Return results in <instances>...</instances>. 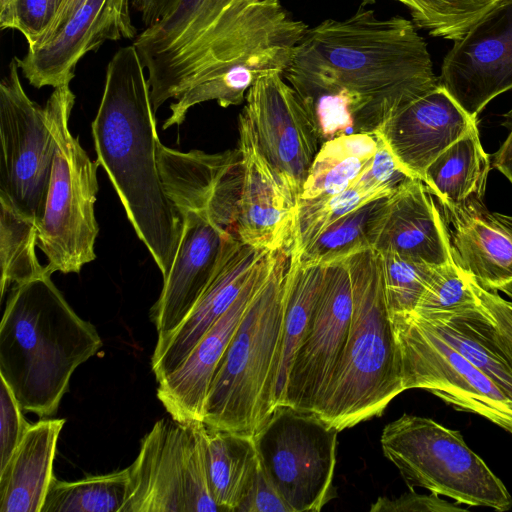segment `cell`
<instances>
[{"mask_svg":"<svg viewBox=\"0 0 512 512\" xmlns=\"http://www.w3.org/2000/svg\"><path fill=\"white\" fill-rule=\"evenodd\" d=\"M164 189L181 218L171 268L150 319L157 342L183 322L208 286L226 241L236 235L243 179L240 149L206 153L156 145Z\"/></svg>","mask_w":512,"mask_h":512,"instance_id":"obj_4","label":"cell"},{"mask_svg":"<svg viewBox=\"0 0 512 512\" xmlns=\"http://www.w3.org/2000/svg\"><path fill=\"white\" fill-rule=\"evenodd\" d=\"M242 112L264 156L297 203L322 145L298 93L282 73L262 76L247 91Z\"/></svg>","mask_w":512,"mask_h":512,"instance_id":"obj_15","label":"cell"},{"mask_svg":"<svg viewBox=\"0 0 512 512\" xmlns=\"http://www.w3.org/2000/svg\"><path fill=\"white\" fill-rule=\"evenodd\" d=\"M203 421L158 420L129 468L121 512H221L208 482Z\"/></svg>","mask_w":512,"mask_h":512,"instance_id":"obj_10","label":"cell"},{"mask_svg":"<svg viewBox=\"0 0 512 512\" xmlns=\"http://www.w3.org/2000/svg\"><path fill=\"white\" fill-rule=\"evenodd\" d=\"M480 305L470 276L453 262L436 269L411 314L423 319H435L478 308Z\"/></svg>","mask_w":512,"mask_h":512,"instance_id":"obj_35","label":"cell"},{"mask_svg":"<svg viewBox=\"0 0 512 512\" xmlns=\"http://www.w3.org/2000/svg\"><path fill=\"white\" fill-rule=\"evenodd\" d=\"M377 137L376 151L352 187L377 200L391 197L400 187L415 179L396 160L383 138Z\"/></svg>","mask_w":512,"mask_h":512,"instance_id":"obj_38","label":"cell"},{"mask_svg":"<svg viewBox=\"0 0 512 512\" xmlns=\"http://www.w3.org/2000/svg\"><path fill=\"white\" fill-rule=\"evenodd\" d=\"M373 248L434 266L454 262L444 216L422 180H410L387 199Z\"/></svg>","mask_w":512,"mask_h":512,"instance_id":"obj_23","label":"cell"},{"mask_svg":"<svg viewBox=\"0 0 512 512\" xmlns=\"http://www.w3.org/2000/svg\"><path fill=\"white\" fill-rule=\"evenodd\" d=\"M376 148L374 133L353 132L323 142L299 199H313L347 190L371 160Z\"/></svg>","mask_w":512,"mask_h":512,"instance_id":"obj_29","label":"cell"},{"mask_svg":"<svg viewBox=\"0 0 512 512\" xmlns=\"http://www.w3.org/2000/svg\"><path fill=\"white\" fill-rule=\"evenodd\" d=\"M490 166L476 126L426 168L422 181L440 205L482 200Z\"/></svg>","mask_w":512,"mask_h":512,"instance_id":"obj_27","label":"cell"},{"mask_svg":"<svg viewBox=\"0 0 512 512\" xmlns=\"http://www.w3.org/2000/svg\"><path fill=\"white\" fill-rule=\"evenodd\" d=\"M74 103L70 84H64L54 88L44 105L56 150L45 212L37 226V247L46 257L50 276L57 271L79 273L96 258L99 164L69 129Z\"/></svg>","mask_w":512,"mask_h":512,"instance_id":"obj_8","label":"cell"},{"mask_svg":"<svg viewBox=\"0 0 512 512\" xmlns=\"http://www.w3.org/2000/svg\"><path fill=\"white\" fill-rule=\"evenodd\" d=\"M144 69L133 45L113 55L91 132L96 161L164 279L177 250L181 218L159 171V137Z\"/></svg>","mask_w":512,"mask_h":512,"instance_id":"obj_3","label":"cell"},{"mask_svg":"<svg viewBox=\"0 0 512 512\" xmlns=\"http://www.w3.org/2000/svg\"><path fill=\"white\" fill-rule=\"evenodd\" d=\"M268 250L243 243L236 235L225 243L217 268L190 313L163 342L156 344L151 369L156 381L173 372L231 307Z\"/></svg>","mask_w":512,"mask_h":512,"instance_id":"obj_21","label":"cell"},{"mask_svg":"<svg viewBox=\"0 0 512 512\" xmlns=\"http://www.w3.org/2000/svg\"><path fill=\"white\" fill-rule=\"evenodd\" d=\"M84 1L85 0H64L53 26L51 27L47 36L42 41H44L48 36L54 33L61 25H63L65 21L82 5Z\"/></svg>","mask_w":512,"mask_h":512,"instance_id":"obj_45","label":"cell"},{"mask_svg":"<svg viewBox=\"0 0 512 512\" xmlns=\"http://www.w3.org/2000/svg\"><path fill=\"white\" fill-rule=\"evenodd\" d=\"M509 304L512 307V297H511V300L509 301Z\"/></svg>","mask_w":512,"mask_h":512,"instance_id":"obj_47","label":"cell"},{"mask_svg":"<svg viewBox=\"0 0 512 512\" xmlns=\"http://www.w3.org/2000/svg\"><path fill=\"white\" fill-rule=\"evenodd\" d=\"M470 279L474 292L492 320L495 339L512 365V307L497 292L485 290L472 277Z\"/></svg>","mask_w":512,"mask_h":512,"instance_id":"obj_40","label":"cell"},{"mask_svg":"<svg viewBox=\"0 0 512 512\" xmlns=\"http://www.w3.org/2000/svg\"><path fill=\"white\" fill-rule=\"evenodd\" d=\"M37 225L0 199L1 297L13 286L48 275L37 247Z\"/></svg>","mask_w":512,"mask_h":512,"instance_id":"obj_32","label":"cell"},{"mask_svg":"<svg viewBox=\"0 0 512 512\" xmlns=\"http://www.w3.org/2000/svg\"><path fill=\"white\" fill-rule=\"evenodd\" d=\"M374 201L358 189L313 199H299L296 205L290 255L299 256L328 226L360 206Z\"/></svg>","mask_w":512,"mask_h":512,"instance_id":"obj_33","label":"cell"},{"mask_svg":"<svg viewBox=\"0 0 512 512\" xmlns=\"http://www.w3.org/2000/svg\"><path fill=\"white\" fill-rule=\"evenodd\" d=\"M16 58L0 83V199L37 226L43 218L56 142L44 106L26 94Z\"/></svg>","mask_w":512,"mask_h":512,"instance_id":"obj_13","label":"cell"},{"mask_svg":"<svg viewBox=\"0 0 512 512\" xmlns=\"http://www.w3.org/2000/svg\"><path fill=\"white\" fill-rule=\"evenodd\" d=\"M238 131L243 179L237 237L268 251L290 249L297 203L261 151L254 128L243 112L238 117Z\"/></svg>","mask_w":512,"mask_h":512,"instance_id":"obj_19","label":"cell"},{"mask_svg":"<svg viewBox=\"0 0 512 512\" xmlns=\"http://www.w3.org/2000/svg\"><path fill=\"white\" fill-rule=\"evenodd\" d=\"M376 0H362V5L365 6V5H370V4H373L375 3ZM394 1H397V2H400L402 3L403 5H405L410 11H412L413 9V4L411 2V0H394Z\"/></svg>","mask_w":512,"mask_h":512,"instance_id":"obj_46","label":"cell"},{"mask_svg":"<svg viewBox=\"0 0 512 512\" xmlns=\"http://www.w3.org/2000/svg\"><path fill=\"white\" fill-rule=\"evenodd\" d=\"M476 126V119L438 84L375 132L383 138L398 163L413 177L422 180L426 168Z\"/></svg>","mask_w":512,"mask_h":512,"instance_id":"obj_20","label":"cell"},{"mask_svg":"<svg viewBox=\"0 0 512 512\" xmlns=\"http://www.w3.org/2000/svg\"><path fill=\"white\" fill-rule=\"evenodd\" d=\"M289 263L290 249H280L216 369L204 407L209 427L253 435L273 410Z\"/></svg>","mask_w":512,"mask_h":512,"instance_id":"obj_7","label":"cell"},{"mask_svg":"<svg viewBox=\"0 0 512 512\" xmlns=\"http://www.w3.org/2000/svg\"><path fill=\"white\" fill-rule=\"evenodd\" d=\"M504 116L503 125L509 133L500 148L493 154L491 164L512 184V109Z\"/></svg>","mask_w":512,"mask_h":512,"instance_id":"obj_44","label":"cell"},{"mask_svg":"<svg viewBox=\"0 0 512 512\" xmlns=\"http://www.w3.org/2000/svg\"><path fill=\"white\" fill-rule=\"evenodd\" d=\"M371 512H467L459 503H450L438 497V494H418L410 489L398 498L378 497L370 507Z\"/></svg>","mask_w":512,"mask_h":512,"instance_id":"obj_41","label":"cell"},{"mask_svg":"<svg viewBox=\"0 0 512 512\" xmlns=\"http://www.w3.org/2000/svg\"><path fill=\"white\" fill-rule=\"evenodd\" d=\"M205 456L214 501L221 512H236L259 464L253 436L206 425Z\"/></svg>","mask_w":512,"mask_h":512,"instance_id":"obj_26","label":"cell"},{"mask_svg":"<svg viewBox=\"0 0 512 512\" xmlns=\"http://www.w3.org/2000/svg\"><path fill=\"white\" fill-rule=\"evenodd\" d=\"M64 0H0V28L13 29L28 47L39 44L49 33Z\"/></svg>","mask_w":512,"mask_h":512,"instance_id":"obj_37","label":"cell"},{"mask_svg":"<svg viewBox=\"0 0 512 512\" xmlns=\"http://www.w3.org/2000/svg\"><path fill=\"white\" fill-rule=\"evenodd\" d=\"M388 198L371 201L346 214L321 232L299 256L292 257L306 263L326 264L373 248Z\"/></svg>","mask_w":512,"mask_h":512,"instance_id":"obj_31","label":"cell"},{"mask_svg":"<svg viewBox=\"0 0 512 512\" xmlns=\"http://www.w3.org/2000/svg\"><path fill=\"white\" fill-rule=\"evenodd\" d=\"M323 272L324 264L302 262L290 255L281 341L272 391L273 409L284 402L290 369L311 320Z\"/></svg>","mask_w":512,"mask_h":512,"instance_id":"obj_28","label":"cell"},{"mask_svg":"<svg viewBox=\"0 0 512 512\" xmlns=\"http://www.w3.org/2000/svg\"><path fill=\"white\" fill-rule=\"evenodd\" d=\"M102 345L50 275L10 289L0 324V377L23 411L54 415L76 368Z\"/></svg>","mask_w":512,"mask_h":512,"instance_id":"obj_5","label":"cell"},{"mask_svg":"<svg viewBox=\"0 0 512 512\" xmlns=\"http://www.w3.org/2000/svg\"><path fill=\"white\" fill-rule=\"evenodd\" d=\"M338 433L317 413L288 405L253 433L260 464L292 512H318L336 496Z\"/></svg>","mask_w":512,"mask_h":512,"instance_id":"obj_11","label":"cell"},{"mask_svg":"<svg viewBox=\"0 0 512 512\" xmlns=\"http://www.w3.org/2000/svg\"><path fill=\"white\" fill-rule=\"evenodd\" d=\"M498 0H411L413 23L434 37L459 40Z\"/></svg>","mask_w":512,"mask_h":512,"instance_id":"obj_36","label":"cell"},{"mask_svg":"<svg viewBox=\"0 0 512 512\" xmlns=\"http://www.w3.org/2000/svg\"><path fill=\"white\" fill-rule=\"evenodd\" d=\"M411 315L488 376L512 400V365L495 339L492 320L482 304L435 319Z\"/></svg>","mask_w":512,"mask_h":512,"instance_id":"obj_25","label":"cell"},{"mask_svg":"<svg viewBox=\"0 0 512 512\" xmlns=\"http://www.w3.org/2000/svg\"><path fill=\"white\" fill-rule=\"evenodd\" d=\"M181 0H132L134 9L140 14L145 27L155 25L167 17Z\"/></svg>","mask_w":512,"mask_h":512,"instance_id":"obj_43","label":"cell"},{"mask_svg":"<svg viewBox=\"0 0 512 512\" xmlns=\"http://www.w3.org/2000/svg\"><path fill=\"white\" fill-rule=\"evenodd\" d=\"M128 484V467L76 481L54 477L41 512H121Z\"/></svg>","mask_w":512,"mask_h":512,"instance_id":"obj_30","label":"cell"},{"mask_svg":"<svg viewBox=\"0 0 512 512\" xmlns=\"http://www.w3.org/2000/svg\"><path fill=\"white\" fill-rule=\"evenodd\" d=\"M308 29L280 0H181L132 45L155 113L191 87L226 108L243 103L260 77L283 74Z\"/></svg>","mask_w":512,"mask_h":512,"instance_id":"obj_1","label":"cell"},{"mask_svg":"<svg viewBox=\"0 0 512 512\" xmlns=\"http://www.w3.org/2000/svg\"><path fill=\"white\" fill-rule=\"evenodd\" d=\"M352 309L346 258L324 264L320 293L291 366L282 405L316 413L343 355Z\"/></svg>","mask_w":512,"mask_h":512,"instance_id":"obj_14","label":"cell"},{"mask_svg":"<svg viewBox=\"0 0 512 512\" xmlns=\"http://www.w3.org/2000/svg\"><path fill=\"white\" fill-rule=\"evenodd\" d=\"M380 443L409 489L421 487L468 506L501 512L512 508L504 483L457 430L403 414L384 427Z\"/></svg>","mask_w":512,"mask_h":512,"instance_id":"obj_9","label":"cell"},{"mask_svg":"<svg viewBox=\"0 0 512 512\" xmlns=\"http://www.w3.org/2000/svg\"><path fill=\"white\" fill-rule=\"evenodd\" d=\"M283 76L299 96L344 102L359 133H374L439 84L415 24L401 16L379 18L363 5L346 19L309 27Z\"/></svg>","mask_w":512,"mask_h":512,"instance_id":"obj_2","label":"cell"},{"mask_svg":"<svg viewBox=\"0 0 512 512\" xmlns=\"http://www.w3.org/2000/svg\"><path fill=\"white\" fill-rule=\"evenodd\" d=\"M0 472L4 470L15 450L19 446L30 423L22 414V409L17 403L11 389L1 378L0 386Z\"/></svg>","mask_w":512,"mask_h":512,"instance_id":"obj_39","label":"cell"},{"mask_svg":"<svg viewBox=\"0 0 512 512\" xmlns=\"http://www.w3.org/2000/svg\"><path fill=\"white\" fill-rule=\"evenodd\" d=\"M236 512H292L265 473L260 461L254 478Z\"/></svg>","mask_w":512,"mask_h":512,"instance_id":"obj_42","label":"cell"},{"mask_svg":"<svg viewBox=\"0 0 512 512\" xmlns=\"http://www.w3.org/2000/svg\"><path fill=\"white\" fill-rule=\"evenodd\" d=\"M390 319L404 390L424 389L512 434V400L488 376L411 314Z\"/></svg>","mask_w":512,"mask_h":512,"instance_id":"obj_12","label":"cell"},{"mask_svg":"<svg viewBox=\"0 0 512 512\" xmlns=\"http://www.w3.org/2000/svg\"><path fill=\"white\" fill-rule=\"evenodd\" d=\"M440 206L454 262L483 289L512 297V216L479 199Z\"/></svg>","mask_w":512,"mask_h":512,"instance_id":"obj_22","label":"cell"},{"mask_svg":"<svg viewBox=\"0 0 512 512\" xmlns=\"http://www.w3.org/2000/svg\"><path fill=\"white\" fill-rule=\"evenodd\" d=\"M380 256L390 318L413 313L439 266L394 252Z\"/></svg>","mask_w":512,"mask_h":512,"instance_id":"obj_34","label":"cell"},{"mask_svg":"<svg viewBox=\"0 0 512 512\" xmlns=\"http://www.w3.org/2000/svg\"><path fill=\"white\" fill-rule=\"evenodd\" d=\"M130 0H85L54 33L29 47L17 65L35 88L70 84L75 67L88 52L106 41L134 39Z\"/></svg>","mask_w":512,"mask_h":512,"instance_id":"obj_17","label":"cell"},{"mask_svg":"<svg viewBox=\"0 0 512 512\" xmlns=\"http://www.w3.org/2000/svg\"><path fill=\"white\" fill-rule=\"evenodd\" d=\"M439 84L475 118L512 89V0H498L446 54Z\"/></svg>","mask_w":512,"mask_h":512,"instance_id":"obj_16","label":"cell"},{"mask_svg":"<svg viewBox=\"0 0 512 512\" xmlns=\"http://www.w3.org/2000/svg\"><path fill=\"white\" fill-rule=\"evenodd\" d=\"M66 420L43 419L30 425L0 472V512H41L55 477L53 464Z\"/></svg>","mask_w":512,"mask_h":512,"instance_id":"obj_24","label":"cell"},{"mask_svg":"<svg viewBox=\"0 0 512 512\" xmlns=\"http://www.w3.org/2000/svg\"><path fill=\"white\" fill-rule=\"evenodd\" d=\"M278 251L265 254L231 307L203 335L183 362L157 382V398L176 420L203 421L205 402L216 369L244 314L267 281Z\"/></svg>","mask_w":512,"mask_h":512,"instance_id":"obj_18","label":"cell"},{"mask_svg":"<svg viewBox=\"0 0 512 512\" xmlns=\"http://www.w3.org/2000/svg\"><path fill=\"white\" fill-rule=\"evenodd\" d=\"M346 261L353 297L351 324L338 368L316 411L339 432L381 416L405 391L380 253L370 247Z\"/></svg>","mask_w":512,"mask_h":512,"instance_id":"obj_6","label":"cell"}]
</instances>
